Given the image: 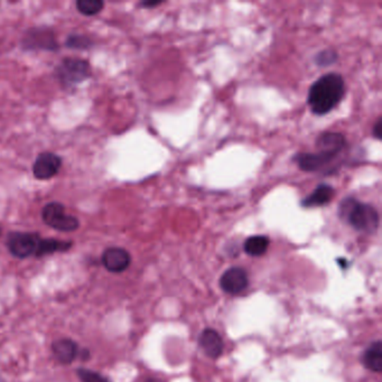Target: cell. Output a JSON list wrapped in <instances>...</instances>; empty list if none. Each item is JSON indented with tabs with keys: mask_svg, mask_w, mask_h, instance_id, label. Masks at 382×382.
Listing matches in <instances>:
<instances>
[{
	"mask_svg": "<svg viewBox=\"0 0 382 382\" xmlns=\"http://www.w3.org/2000/svg\"><path fill=\"white\" fill-rule=\"evenodd\" d=\"M43 220L47 226L58 231H75L79 228L77 217L65 215L64 206L60 203H50L43 210Z\"/></svg>",
	"mask_w": 382,
	"mask_h": 382,
	"instance_id": "3",
	"label": "cell"
},
{
	"mask_svg": "<svg viewBox=\"0 0 382 382\" xmlns=\"http://www.w3.org/2000/svg\"><path fill=\"white\" fill-rule=\"evenodd\" d=\"M382 135V119H378L377 122L374 124V129H372V136H374L376 139H380Z\"/></svg>",
	"mask_w": 382,
	"mask_h": 382,
	"instance_id": "21",
	"label": "cell"
},
{
	"mask_svg": "<svg viewBox=\"0 0 382 382\" xmlns=\"http://www.w3.org/2000/svg\"><path fill=\"white\" fill-rule=\"evenodd\" d=\"M317 151H331L341 154V151L347 147V138L340 132H323L317 138L315 143Z\"/></svg>",
	"mask_w": 382,
	"mask_h": 382,
	"instance_id": "11",
	"label": "cell"
},
{
	"mask_svg": "<svg viewBox=\"0 0 382 382\" xmlns=\"http://www.w3.org/2000/svg\"><path fill=\"white\" fill-rule=\"evenodd\" d=\"M340 154L331 151H317L315 153H300L294 157V162L303 172H317L329 165Z\"/></svg>",
	"mask_w": 382,
	"mask_h": 382,
	"instance_id": "6",
	"label": "cell"
},
{
	"mask_svg": "<svg viewBox=\"0 0 382 382\" xmlns=\"http://www.w3.org/2000/svg\"><path fill=\"white\" fill-rule=\"evenodd\" d=\"M39 240L41 238L35 234L14 232L9 234L7 247L13 256L20 259L27 258L35 255Z\"/></svg>",
	"mask_w": 382,
	"mask_h": 382,
	"instance_id": "5",
	"label": "cell"
},
{
	"mask_svg": "<svg viewBox=\"0 0 382 382\" xmlns=\"http://www.w3.org/2000/svg\"><path fill=\"white\" fill-rule=\"evenodd\" d=\"M198 343H200V347L203 350L204 353L212 359H217L222 355V338L217 331L211 330V329L204 330L201 333Z\"/></svg>",
	"mask_w": 382,
	"mask_h": 382,
	"instance_id": "10",
	"label": "cell"
},
{
	"mask_svg": "<svg viewBox=\"0 0 382 382\" xmlns=\"http://www.w3.org/2000/svg\"><path fill=\"white\" fill-rule=\"evenodd\" d=\"M105 4L101 0H79L77 1V7L81 14L86 16H94L98 14L103 8Z\"/></svg>",
	"mask_w": 382,
	"mask_h": 382,
	"instance_id": "17",
	"label": "cell"
},
{
	"mask_svg": "<svg viewBox=\"0 0 382 382\" xmlns=\"http://www.w3.org/2000/svg\"><path fill=\"white\" fill-rule=\"evenodd\" d=\"M77 374L81 382H110V380L103 377L102 374L91 371L88 369H77Z\"/></svg>",
	"mask_w": 382,
	"mask_h": 382,
	"instance_id": "19",
	"label": "cell"
},
{
	"mask_svg": "<svg viewBox=\"0 0 382 382\" xmlns=\"http://www.w3.org/2000/svg\"><path fill=\"white\" fill-rule=\"evenodd\" d=\"M160 4H162V1H144V3H141V6L146 7V8H153V7H156Z\"/></svg>",
	"mask_w": 382,
	"mask_h": 382,
	"instance_id": "22",
	"label": "cell"
},
{
	"mask_svg": "<svg viewBox=\"0 0 382 382\" xmlns=\"http://www.w3.org/2000/svg\"><path fill=\"white\" fill-rule=\"evenodd\" d=\"M345 94V81L338 73L319 77L308 90L307 103L312 113L324 116L338 107Z\"/></svg>",
	"mask_w": 382,
	"mask_h": 382,
	"instance_id": "1",
	"label": "cell"
},
{
	"mask_svg": "<svg viewBox=\"0 0 382 382\" xmlns=\"http://www.w3.org/2000/svg\"><path fill=\"white\" fill-rule=\"evenodd\" d=\"M338 60V53L333 50H324L315 56V63L321 68L332 65Z\"/></svg>",
	"mask_w": 382,
	"mask_h": 382,
	"instance_id": "18",
	"label": "cell"
},
{
	"mask_svg": "<svg viewBox=\"0 0 382 382\" xmlns=\"http://www.w3.org/2000/svg\"><path fill=\"white\" fill-rule=\"evenodd\" d=\"M338 217L355 231L372 234L377 231L380 217L374 205L359 201L355 198H345L338 206Z\"/></svg>",
	"mask_w": 382,
	"mask_h": 382,
	"instance_id": "2",
	"label": "cell"
},
{
	"mask_svg": "<svg viewBox=\"0 0 382 382\" xmlns=\"http://www.w3.org/2000/svg\"><path fill=\"white\" fill-rule=\"evenodd\" d=\"M62 166V160L58 155L52 153H42L35 163H34L33 172L36 179H49L56 177Z\"/></svg>",
	"mask_w": 382,
	"mask_h": 382,
	"instance_id": "8",
	"label": "cell"
},
{
	"mask_svg": "<svg viewBox=\"0 0 382 382\" xmlns=\"http://www.w3.org/2000/svg\"><path fill=\"white\" fill-rule=\"evenodd\" d=\"M363 366L370 371L380 374L382 372V343L381 341L374 342L366 352L363 353Z\"/></svg>",
	"mask_w": 382,
	"mask_h": 382,
	"instance_id": "14",
	"label": "cell"
},
{
	"mask_svg": "<svg viewBox=\"0 0 382 382\" xmlns=\"http://www.w3.org/2000/svg\"><path fill=\"white\" fill-rule=\"evenodd\" d=\"M54 357L63 364H70L79 355V348L75 341L70 338H61L53 343Z\"/></svg>",
	"mask_w": 382,
	"mask_h": 382,
	"instance_id": "13",
	"label": "cell"
},
{
	"mask_svg": "<svg viewBox=\"0 0 382 382\" xmlns=\"http://www.w3.org/2000/svg\"><path fill=\"white\" fill-rule=\"evenodd\" d=\"M132 257L129 253L122 248H109L102 255V262L109 272L119 274L129 267Z\"/></svg>",
	"mask_w": 382,
	"mask_h": 382,
	"instance_id": "9",
	"label": "cell"
},
{
	"mask_svg": "<svg viewBox=\"0 0 382 382\" xmlns=\"http://www.w3.org/2000/svg\"><path fill=\"white\" fill-rule=\"evenodd\" d=\"M336 196V190L333 189L332 185L323 184L317 185V189L306 196L300 204L303 208H317V206L326 205L332 201L333 198Z\"/></svg>",
	"mask_w": 382,
	"mask_h": 382,
	"instance_id": "12",
	"label": "cell"
},
{
	"mask_svg": "<svg viewBox=\"0 0 382 382\" xmlns=\"http://www.w3.org/2000/svg\"><path fill=\"white\" fill-rule=\"evenodd\" d=\"M249 285L247 272L240 267L227 270L220 278V286L228 294L236 295L243 292Z\"/></svg>",
	"mask_w": 382,
	"mask_h": 382,
	"instance_id": "7",
	"label": "cell"
},
{
	"mask_svg": "<svg viewBox=\"0 0 382 382\" xmlns=\"http://www.w3.org/2000/svg\"><path fill=\"white\" fill-rule=\"evenodd\" d=\"M90 65L87 61L66 58L58 66V75L66 86H75L90 77Z\"/></svg>",
	"mask_w": 382,
	"mask_h": 382,
	"instance_id": "4",
	"label": "cell"
},
{
	"mask_svg": "<svg viewBox=\"0 0 382 382\" xmlns=\"http://www.w3.org/2000/svg\"><path fill=\"white\" fill-rule=\"evenodd\" d=\"M68 46L73 49H87L90 46V41L84 36H71L68 39Z\"/></svg>",
	"mask_w": 382,
	"mask_h": 382,
	"instance_id": "20",
	"label": "cell"
},
{
	"mask_svg": "<svg viewBox=\"0 0 382 382\" xmlns=\"http://www.w3.org/2000/svg\"><path fill=\"white\" fill-rule=\"evenodd\" d=\"M71 247V242L58 241V240L54 239H41L39 246H37L35 256L43 257L51 255V253H58V251H66Z\"/></svg>",
	"mask_w": 382,
	"mask_h": 382,
	"instance_id": "16",
	"label": "cell"
},
{
	"mask_svg": "<svg viewBox=\"0 0 382 382\" xmlns=\"http://www.w3.org/2000/svg\"><path fill=\"white\" fill-rule=\"evenodd\" d=\"M270 240L266 236H253L248 238L243 245L245 253L251 257H260L268 250Z\"/></svg>",
	"mask_w": 382,
	"mask_h": 382,
	"instance_id": "15",
	"label": "cell"
}]
</instances>
